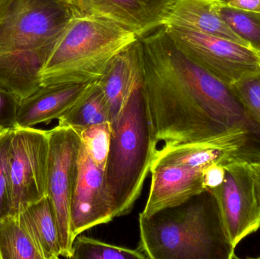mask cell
I'll return each instance as SVG.
<instances>
[{
	"label": "cell",
	"mask_w": 260,
	"mask_h": 259,
	"mask_svg": "<svg viewBox=\"0 0 260 259\" xmlns=\"http://www.w3.org/2000/svg\"><path fill=\"white\" fill-rule=\"evenodd\" d=\"M141 82L156 144L210 139L235 125L248 126L232 86L200 66L159 27L138 41Z\"/></svg>",
	"instance_id": "1"
},
{
	"label": "cell",
	"mask_w": 260,
	"mask_h": 259,
	"mask_svg": "<svg viewBox=\"0 0 260 259\" xmlns=\"http://www.w3.org/2000/svg\"><path fill=\"white\" fill-rule=\"evenodd\" d=\"M71 15L59 0H4L0 12V87L23 100Z\"/></svg>",
	"instance_id": "2"
},
{
	"label": "cell",
	"mask_w": 260,
	"mask_h": 259,
	"mask_svg": "<svg viewBox=\"0 0 260 259\" xmlns=\"http://www.w3.org/2000/svg\"><path fill=\"white\" fill-rule=\"evenodd\" d=\"M139 223L147 259H231L209 192L150 217L139 214Z\"/></svg>",
	"instance_id": "3"
},
{
	"label": "cell",
	"mask_w": 260,
	"mask_h": 259,
	"mask_svg": "<svg viewBox=\"0 0 260 259\" xmlns=\"http://www.w3.org/2000/svg\"><path fill=\"white\" fill-rule=\"evenodd\" d=\"M139 39L110 20L71 17L40 71L41 86L97 82L114 59Z\"/></svg>",
	"instance_id": "4"
},
{
	"label": "cell",
	"mask_w": 260,
	"mask_h": 259,
	"mask_svg": "<svg viewBox=\"0 0 260 259\" xmlns=\"http://www.w3.org/2000/svg\"><path fill=\"white\" fill-rule=\"evenodd\" d=\"M111 123L112 135L104 184L116 218L131 212L157 151L141 79L120 114Z\"/></svg>",
	"instance_id": "5"
},
{
	"label": "cell",
	"mask_w": 260,
	"mask_h": 259,
	"mask_svg": "<svg viewBox=\"0 0 260 259\" xmlns=\"http://www.w3.org/2000/svg\"><path fill=\"white\" fill-rule=\"evenodd\" d=\"M47 196L54 208L62 257L71 258L74 237L71 231V205L77 182L82 141L73 128L59 126L49 130Z\"/></svg>",
	"instance_id": "6"
},
{
	"label": "cell",
	"mask_w": 260,
	"mask_h": 259,
	"mask_svg": "<svg viewBox=\"0 0 260 259\" xmlns=\"http://www.w3.org/2000/svg\"><path fill=\"white\" fill-rule=\"evenodd\" d=\"M49 131L33 127L12 129L9 155L12 214L47 196Z\"/></svg>",
	"instance_id": "7"
},
{
	"label": "cell",
	"mask_w": 260,
	"mask_h": 259,
	"mask_svg": "<svg viewBox=\"0 0 260 259\" xmlns=\"http://www.w3.org/2000/svg\"><path fill=\"white\" fill-rule=\"evenodd\" d=\"M245 160L239 158L226 164L224 182L208 191L215 200L231 259L238 258L235 250L239 243L260 228L259 204Z\"/></svg>",
	"instance_id": "8"
},
{
	"label": "cell",
	"mask_w": 260,
	"mask_h": 259,
	"mask_svg": "<svg viewBox=\"0 0 260 259\" xmlns=\"http://www.w3.org/2000/svg\"><path fill=\"white\" fill-rule=\"evenodd\" d=\"M164 27L188 57L229 85L260 68V55L247 46L209 33Z\"/></svg>",
	"instance_id": "9"
},
{
	"label": "cell",
	"mask_w": 260,
	"mask_h": 259,
	"mask_svg": "<svg viewBox=\"0 0 260 259\" xmlns=\"http://www.w3.org/2000/svg\"><path fill=\"white\" fill-rule=\"evenodd\" d=\"M251 132L245 125H235L199 142L164 145L157 149L151 166L174 165L203 170L214 164L228 163L254 156L259 152L250 145Z\"/></svg>",
	"instance_id": "10"
},
{
	"label": "cell",
	"mask_w": 260,
	"mask_h": 259,
	"mask_svg": "<svg viewBox=\"0 0 260 259\" xmlns=\"http://www.w3.org/2000/svg\"><path fill=\"white\" fill-rule=\"evenodd\" d=\"M73 16H94L117 23L139 38L162 27L176 0H59Z\"/></svg>",
	"instance_id": "11"
},
{
	"label": "cell",
	"mask_w": 260,
	"mask_h": 259,
	"mask_svg": "<svg viewBox=\"0 0 260 259\" xmlns=\"http://www.w3.org/2000/svg\"><path fill=\"white\" fill-rule=\"evenodd\" d=\"M115 218L104 184V170L96 166L83 144L79 157L77 182L71 205V231L79 234Z\"/></svg>",
	"instance_id": "12"
},
{
	"label": "cell",
	"mask_w": 260,
	"mask_h": 259,
	"mask_svg": "<svg viewBox=\"0 0 260 259\" xmlns=\"http://www.w3.org/2000/svg\"><path fill=\"white\" fill-rule=\"evenodd\" d=\"M151 188L140 215L150 217L157 211L184 203L206 191L203 170L174 165L151 166Z\"/></svg>",
	"instance_id": "13"
},
{
	"label": "cell",
	"mask_w": 260,
	"mask_h": 259,
	"mask_svg": "<svg viewBox=\"0 0 260 259\" xmlns=\"http://www.w3.org/2000/svg\"><path fill=\"white\" fill-rule=\"evenodd\" d=\"M97 82L41 86L35 93L20 101L17 126L33 127L40 123H49L53 120H59Z\"/></svg>",
	"instance_id": "14"
},
{
	"label": "cell",
	"mask_w": 260,
	"mask_h": 259,
	"mask_svg": "<svg viewBox=\"0 0 260 259\" xmlns=\"http://www.w3.org/2000/svg\"><path fill=\"white\" fill-rule=\"evenodd\" d=\"M220 2L221 0H176L164 26L215 35L247 46L220 16L218 11Z\"/></svg>",
	"instance_id": "15"
},
{
	"label": "cell",
	"mask_w": 260,
	"mask_h": 259,
	"mask_svg": "<svg viewBox=\"0 0 260 259\" xmlns=\"http://www.w3.org/2000/svg\"><path fill=\"white\" fill-rule=\"evenodd\" d=\"M140 79L137 41L114 59L106 73L99 81L109 108L111 123L120 114Z\"/></svg>",
	"instance_id": "16"
},
{
	"label": "cell",
	"mask_w": 260,
	"mask_h": 259,
	"mask_svg": "<svg viewBox=\"0 0 260 259\" xmlns=\"http://www.w3.org/2000/svg\"><path fill=\"white\" fill-rule=\"evenodd\" d=\"M18 215L43 259L62 256L57 220L48 196L26 207Z\"/></svg>",
	"instance_id": "17"
},
{
	"label": "cell",
	"mask_w": 260,
	"mask_h": 259,
	"mask_svg": "<svg viewBox=\"0 0 260 259\" xmlns=\"http://www.w3.org/2000/svg\"><path fill=\"white\" fill-rule=\"evenodd\" d=\"M59 126H69L78 132L93 125L110 122L109 108L99 81L68 112L59 119Z\"/></svg>",
	"instance_id": "18"
},
{
	"label": "cell",
	"mask_w": 260,
	"mask_h": 259,
	"mask_svg": "<svg viewBox=\"0 0 260 259\" xmlns=\"http://www.w3.org/2000/svg\"><path fill=\"white\" fill-rule=\"evenodd\" d=\"M0 259H43L18 214L0 218Z\"/></svg>",
	"instance_id": "19"
},
{
	"label": "cell",
	"mask_w": 260,
	"mask_h": 259,
	"mask_svg": "<svg viewBox=\"0 0 260 259\" xmlns=\"http://www.w3.org/2000/svg\"><path fill=\"white\" fill-rule=\"evenodd\" d=\"M218 13L232 31L247 47L260 55V12L240 9L221 0Z\"/></svg>",
	"instance_id": "20"
},
{
	"label": "cell",
	"mask_w": 260,
	"mask_h": 259,
	"mask_svg": "<svg viewBox=\"0 0 260 259\" xmlns=\"http://www.w3.org/2000/svg\"><path fill=\"white\" fill-rule=\"evenodd\" d=\"M71 259H147L140 248L133 249L109 244L85 236L75 239Z\"/></svg>",
	"instance_id": "21"
},
{
	"label": "cell",
	"mask_w": 260,
	"mask_h": 259,
	"mask_svg": "<svg viewBox=\"0 0 260 259\" xmlns=\"http://www.w3.org/2000/svg\"><path fill=\"white\" fill-rule=\"evenodd\" d=\"M81 141L90 158L97 167L105 170L111 146V123L110 122L93 125L79 132Z\"/></svg>",
	"instance_id": "22"
},
{
	"label": "cell",
	"mask_w": 260,
	"mask_h": 259,
	"mask_svg": "<svg viewBox=\"0 0 260 259\" xmlns=\"http://www.w3.org/2000/svg\"><path fill=\"white\" fill-rule=\"evenodd\" d=\"M231 86L247 118L260 128V68L243 76Z\"/></svg>",
	"instance_id": "23"
},
{
	"label": "cell",
	"mask_w": 260,
	"mask_h": 259,
	"mask_svg": "<svg viewBox=\"0 0 260 259\" xmlns=\"http://www.w3.org/2000/svg\"><path fill=\"white\" fill-rule=\"evenodd\" d=\"M12 129L0 135V218L12 214V194L9 176V155Z\"/></svg>",
	"instance_id": "24"
},
{
	"label": "cell",
	"mask_w": 260,
	"mask_h": 259,
	"mask_svg": "<svg viewBox=\"0 0 260 259\" xmlns=\"http://www.w3.org/2000/svg\"><path fill=\"white\" fill-rule=\"evenodd\" d=\"M20 101L15 94L0 87V128L11 129L16 127Z\"/></svg>",
	"instance_id": "25"
},
{
	"label": "cell",
	"mask_w": 260,
	"mask_h": 259,
	"mask_svg": "<svg viewBox=\"0 0 260 259\" xmlns=\"http://www.w3.org/2000/svg\"><path fill=\"white\" fill-rule=\"evenodd\" d=\"M224 164H214L203 170V183L206 191L220 187L225 179Z\"/></svg>",
	"instance_id": "26"
},
{
	"label": "cell",
	"mask_w": 260,
	"mask_h": 259,
	"mask_svg": "<svg viewBox=\"0 0 260 259\" xmlns=\"http://www.w3.org/2000/svg\"><path fill=\"white\" fill-rule=\"evenodd\" d=\"M247 171L253 180L260 206V153L245 160Z\"/></svg>",
	"instance_id": "27"
},
{
	"label": "cell",
	"mask_w": 260,
	"mask_h": 259,
	"mask_svg": "<svg viewBox=\"0 0 260 259\" xmlns=\"http://www.w3.org/2000/svg\"><path fill=\"white\" fill-rule=\"evenodd\" d=\"M3 3H4V0H0V12H1L2 7L3 6Z\"/></svg>",
	"instance_id": "28"
},
{
	"label": "cell",
	"mask_w": 260,
	"mask_h": 259,
	"mask_svg": "<svg viewBox=\"0 0 260 259\" xmlns=\"http://www.w3.org/2000/svg\"><path fill=\"white\" fill-rule=\"evenodd\" d=\"M6 130V129H3L2 128H0V135L3 133V131Z\"/></svg>",
	"instance_id": "29"
}]
</instances>
